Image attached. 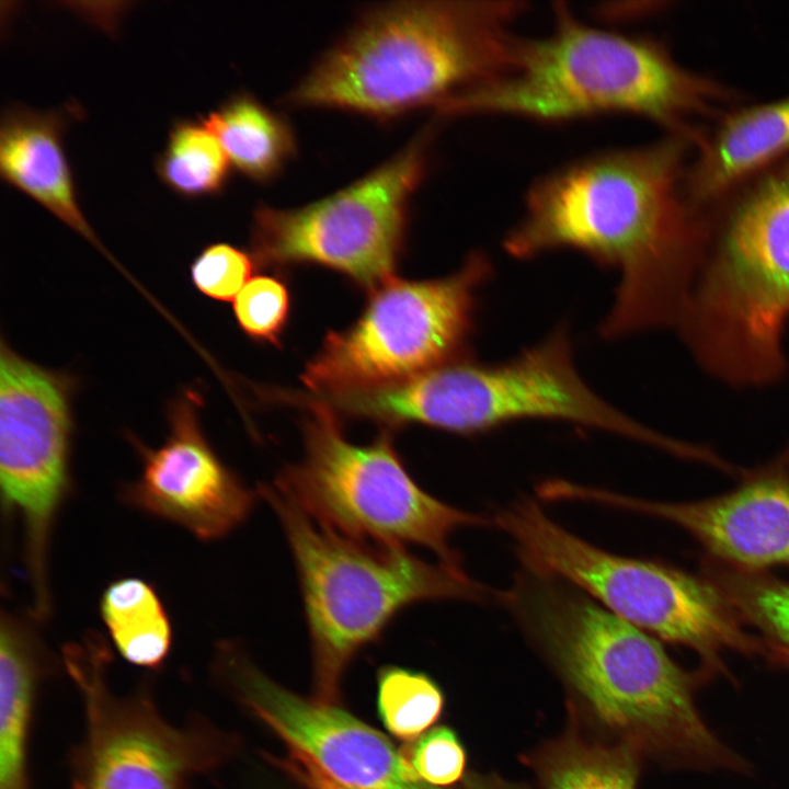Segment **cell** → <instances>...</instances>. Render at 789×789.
I'll use <instances>...</instances> for the list:
<instances>
[{
    "mask_svg": "<svg viewBox=\"0 0 789 789\" xmlns=\"http://www.w3.org/2000/svg\"><path fill=\"white\" fill-rule=\"evenodd\" d=\"M691 149L690 139L667 134L544 176L504 248L518 259L574 249L615 268L616 298L599 327L605 339L676 327L707 237V214L686 187Z\"/></svg>",
    "mask_w": 789,
    "mask_h": 789,
    "instance_id": "cell-1",
    "label": "cell"
},
{
    "mask_svg": "<svg viewBox=\"0 0 789 789\" xmlns=\"http://www.w3.org/2000/svg\"><path fill=\"white\" fill-rule=\"evenodd\" d=\"M550 34L521 39L502 77L444 101V115L506 114L564 121L605 113L645 117L695 144L737 105L718 81L679 65L662 43L591 26L564 3Z\"/></svg>",
    "mask_w": 789,
    "mask_h": 789,
    "instance_id": "cell-2",
    "label": "cell"
},
{
    "mask_svg": "<svg viewBox=\"0 0 789 789\" xmlns=\"http://www.w3.org/2000/svg\"><path fill=\"white\" fill-rule=\"evenodd\" d=\"M519 1H405L371 10L286 96L390 118L489 83L512 67Z\"/></svg>",
    "mask_w": 789,
    "mask_h": 789,
    "instance_id": "cell-3",
    "label": "cell"
},
{
    "mask_svg": "<svg viewBox=\"0 0 789 789\" xmlns=\"http://www.w3.org/2000/svg\"><path fill=\"white\" fill-rule=\"evenodd\" d=\"M510 598L561 675L626 743L693 767L741 765L701 718L689 675L650 634L548 578L534 575Z\"/></svg>",
    "mask_w": 789,
    "mask_h": 789,
    "instance_id": "cell-4",
    "label": "cell"
},
{
    "mask_svg": "<svg viewBox=\"0 0 789 789\" xmlns=\"http://www.w3.org/2000/svg\"><path fill=\"white\" fill-rule=\"evenodd\" d=\"M789 155L707 210L704 255L677 328L711 375L743 387L785 376Z\"/></svg>",
    "mask_w": 789,
    "mask_h": 789,
    "instance_id": "cell-5",
    "label": "cell"
},
{
    "mask_svg": "<svg viewBox=\"0 0 789 789\" xmlns=\"http://www.w3.org/2000/svg\"><path fill=\"white\" fill-rule=\"evenodd\" d=\"M258 493L279 519L295 562L312 648L313 699L321 704L335 705L353 656L402 609L484 594L462 570L322 527L274 485L261 484Z\"/></svg>",
    "mask_w": 789,
    "mask_h": 789,
    "instance_id": "cell-6",
    "label": "cell"
},
{
    "mask_svg": "<svg viewBox=\"0 0 789 789\" xmlns=\"http://www.w3.org/2000/svg\"><path fill=\"white\" fill-rule=\"evenodd\" d=\"M350 415L388 426L419 423L474 434L524 419H552L609 431L667 450L672 439L628 418L580 377L564 327L501 364L459 358L405 381L358 391Z\"/></svg>",
    "mask_w": 789,
    "mask_h": 789,
    "instance_id": "cell-7",
    "label": "cell"
},
{
    "mask_svg": "<svg viewBox=\"0 0 789 789\" xmlns=\"http://www.w3.org/2000/svg\"><path fill=\"white\" fill-rule=\"evenodd\" d=\"M304 457L285 466L274 487L316 523L350 539L380 546H420L461 570L450 538L481 516L450 506L410 476L385 433L367 445L348 442L323 401L308 403Z\"/></svg>",
    "mask_w": 789,
    "mask_h": 789,
    "instance_id": "cell-8",
    "label": "cell"
},
{
    "mask_svg": "<svg viewBox=\"0 0 789 789\" xmlns=\"http://www.w3.org/2000/svg\"><path fill=\"white\" fill-rule=\"evenodd\" d=\"M494 522L512 538L533 575L576 585L643 631L686 644L708 660L723 649L756 648L723 596L698 579L595 547L559 526L531 500L501 511Z\"/></svg>",
    "mask_w": 789,
    "mask_h": 789,
    "instance_id": "cell-9",
    "label": "cell"
},
{
    "mask_svg": "<svg viewBox=\"0 0 789 789\" xmlns=\"http://www.w3.org/2000/svg\"><path fill=\"white\" fill-rule=\"evenodd\" d=\"M491 274L481 252L453 274L430 281L393 277L371 290L361 317L329 333L301 379L319 395L388 387L459 359L471 334L477 291Z\"/></svg>",
    "mask_w": 789,
    "mask_h": 789,
    "instance_id": "cell-10",
    "label": "cell"
},
{
    "mask_svg": "<svg viewBox=\"0 0 789 789\" xmlns=\"http://www.w3.org/2000/svg\"><path fill=\"white\" fill-rule=\"evenodd\" d=\"M427 133L346 187L295 209L255 208L252 256L265 266L319 264L374 290L395 277L411 197L427 167Z\"/></svg>",
    "mask_w": 789,
    "mask_h": 789,
    "instance_id": "cell-11",
    "label": "cell"
},
{
    "mask_svg": "<svg viewBox=\"0 0 789 789\" xmlns=\"http://www.w3.org/2000/svg\"><path fill=\"white\" fill-rule=\"evenodd\" d=\"M107 661L95 638L65 650L85 714L73 789H184L193 775L218 763L225 745L217 734L171 725L147 699L114 693Z\"/></svg>",
    "mask_w": 789,
    "mask_h": 789,
    "instance_id": "cell-12",
    "label": "cell"
},
{
    "mask_svg": "<svg viewBox=\"0 0 789 789\" xmlns=\"http://www.w3.org/2000/svg\"><path fill=\"white\" fill-rule=\"evenodd\" d=\"M71 380L0 350V477L3 502L23 519L36 606L47 607L45 554L68 476Z\"/></svg>",
    "mask_w": 789,
    "mask_h": 789,
    "instance_id": "cell-13",
    "label": "cell"
},
{
    "mask_svg": "<svg viewBox=\"0 0 789 789\" xmlns=\"http://www.w3.org/2000/svg\"><path fill=\"white\" fill-rule=\"evenodd\" d=\"M241 701L288 746L358 789H444L424 782L388 737L336 705L298 696L239 654L222 656Z\"/></svg>",
    "mask_w": 789,
    "mask_h": 789,
    "instance_id": "cell-14",
    "label": "cell"
},
{
    "mask_svg": "<svg viewBox=\"0 0 789 789\" xmlns=\"http://www.w3.org/2000/svg\"><path fill=\"white\" fill-rule=\"evenodd\" d=\"M199 396L172 403L170 432L158 448L141 447L142 470L127 490L138 507L202 539L228 535L249 516L255 493L215 454L198 418Z\"/></svg>",
    "mask_w": 789,
    "mask_h": 789,
    "instance_id": "cell-15",
    "label": "cell"
},
{
    "mask_svg": "<svg viewBox=\"0 0 789 789\" xmlns=\"http://www.w3.org/2000/svg\"><path fill=\"white\" fill-rule=\"evenodd\" d=\"M571 496L666 519L743 567L789 564V450L768 470L708 500L653 502L578 484Z\"/></svg>",
    "mask_w": 789,
    "mask_h": 789,
    "instance_id": "cell-16",
    "label": "cell"
},
{
    "mask_svg": "<svg viewBox=\"0 0 789 789\" xmlns=\"http://www.w3.org/2000/svg\"><path fill=\"white\" fill-rule=\"evenodd\" d=\"M82 115L75 102L49 110L7 105L0 119V175L7 185L103 250L80 207L65 148L69 124Z\"/></svg>",
    "mask_w": 789,
    "mask_h": 789,
    "instance_id": "cell-17",
    "label": "cell"
},
{
    "mask_svg": "<svg viewBox=\"0 0 789 789\" xmlns=\"http://www.w3.org/2000/svg\"><path fill=\"white\" fill-rule=\"evenodd\" d=\"M789 155V96L736 105L717 119L696 144L686 187L702 210L741 183Z\"/></svg>",
    "mask_w": 789,
    "mask_h": 789,
    "instance_id": "cell-18",
    "label": "cell"
},
{
    "mask_svg": "<svg viewBox=\"0 0 789 789\" xmlns=\"http://www.w3.org/2000/svg\"><path fill=\"white\" fill-rule=\"evenodd\" d=\"M231 165L255 182L276 176L296 152L289 124L248 92L202 116Z\"/></svg>",
    "mask_w": 789,
    "mask_h": 789,
    "instance_id": "cell-19",
    "label": "cell"
},
{
    "mask_svg": "<svg viewBox=\"0 0 789 789\" xmlns=\"http://www.w3.org/2000/svg\"><path fill=\"white\" fill-rule=\"evenodd\" d=\"M37 678L26 631L3 616L0 636V789H26V745Z\"/></svg>",
    "mask_w": 789,
    "mask_h": 789,
    "instance_id": "cell-20",
    "label": "cell"
},
{
    "mask_svg": "<svg viewBox=\"0 0 789 789\" xmlns=\"http://www.w3.org/2000/svg\"><path fill=\"white\" fill-rule=\"evenodd\" d=\"M101 615L123 658L146 667L158 666L171 645V627L155 590L139 579L112 583L101 599Z\"/></svg>",
    "mask_w": 789,
    "mask_h": 789,
    "instance_id": "cell-21",
    "label": "cell"
},
{
    "mask_svg": "<svg viewBox=\"0 0 789 789\" xmlns=\"http://www.w3.org/2000/svg\"><path fill=\"white\" fill-rule=\"evenodd\" d=\"M231 168L221 145L202 116L174 119L165 146L155 159L159 181L185 199L220 195L229 183Z\"/></svg>",
    "mask_w": 789,
    "mask_h": 789,
    "instance_id": "cell-22",
    "label": "cell"
},
{
    "mask_svg": "<svg viewBox=\"0 0 789 789\" xmlns=\"http://www.w3.org/2000/svg\"><path fill=\"white\" fill-rule=\"evenodd\" d=\"M545 789H636L639 765L628 744L603 745L567 736L538 761Z\"/></svg>",
    "mask_w": 789,
    "mask_h": 789,
    "instance_id": "cell-23",
    "label": "cell"
},
{
    "mask_svg": "<svg viewBox=\"0 0 789 789\" xmlns=\"http://www.w3.org/2000/svg\"><path fill=\"white\" fill-rule=\"evenodd\" d=\"M443 695L426 675L400 667L384 668L378 678V708L386 728L414 741L439 717Z\"/></svg>",
    "mask_w": 789,
    "mask_h": 789,
    "instance_id": "cell-24",
    "label": "cell"
},
{
    "mask_svg": "<svg viewBox=\"0 0 789 789\" xmlns=\"http://www.w3.org/2000/svg\"><path fill=\"white\" fill-rule=\"evenodd\" d=\"M239 327L254 340L276 344L287 323L290 296L286 283L277 276L251 278L233 300Z\"/></svg>",
    "mask_w": 789,
    "mask_h": 789,
    "instance_id": "cell-25",
    "label": "cell"
},
{
    "mask_svg": "<svg viewBox=\"0 0 789 789\" xmlns=\"http://www.w3.org/2000/svg\"><path fill=\"white\" fill-rule=\"evenodd\" d=\"M255 261L251 253L225 242L205 247L191 265V278L208 298L235 300L250 281Z\"/></svg>",
    "mask_w": 789,
    "mask_h": 789,
    "instance_id": "cell-26",
    "label": "cell"
},
{
    "mask_svg": "<svg viewBox=\"0 0 789 789\" xmlns=\"http://www.w3.org/2000/svg\"><path fill=\"white\" fill-rule=\"evenodd\" d=\"M405 761L426 784L444 787L459 780L466 765L465 751L446 727L423 733L401 751Z\"/></svg>",
    "mask_w": 789,
    "mask_h": 789,
    "instance_id": "cell-27",
    "label": "cell"
},
{
    "mask_svg": "<svg viewBox=\"0 0 789 789\" xmlns=\"http://www.w3.org/2000/svg\"><path fill=\"white\" fill-rule=\"evenodd\" d=\"M739 598L753 621L789 647V584H748L739 593Z\"/></svg>",
    "mask_w": 789,
    "mask_h": 789,
    "instance_id": "cell-28",
    "label": "cell"
},
{
    "mask_svg": "<svg viewBox=\"0 0 789 789\" xmlns=\"http://www.w3.org/2000/svg\"><path fill=\"white\" fill-rule=\"evenodd\" d=\"M288 752L271 761L306 789H358L339 782L329 776L308 754L288 746Z\"/></svg>",
    "mask_w": 789,
    "mask_h": 789,
    "instance_id": "cell-29",
    "label": "cell"
},
{
    "mask_svg": "<svg viewBox=\"0 0 789 789\" xmlns=\"http://www.w3.org/2000/svg\"><path fill=\"white\" fill-rule=\"evenodd\" d=\"M464 789H518L503 780L491 776L469 775L464 785Z\"/></svg>",
    "mask_w": 789,
    "mask_h": 789,
    "instance_id": "cell-30",
    "label": "cell"
}]
</instances>
